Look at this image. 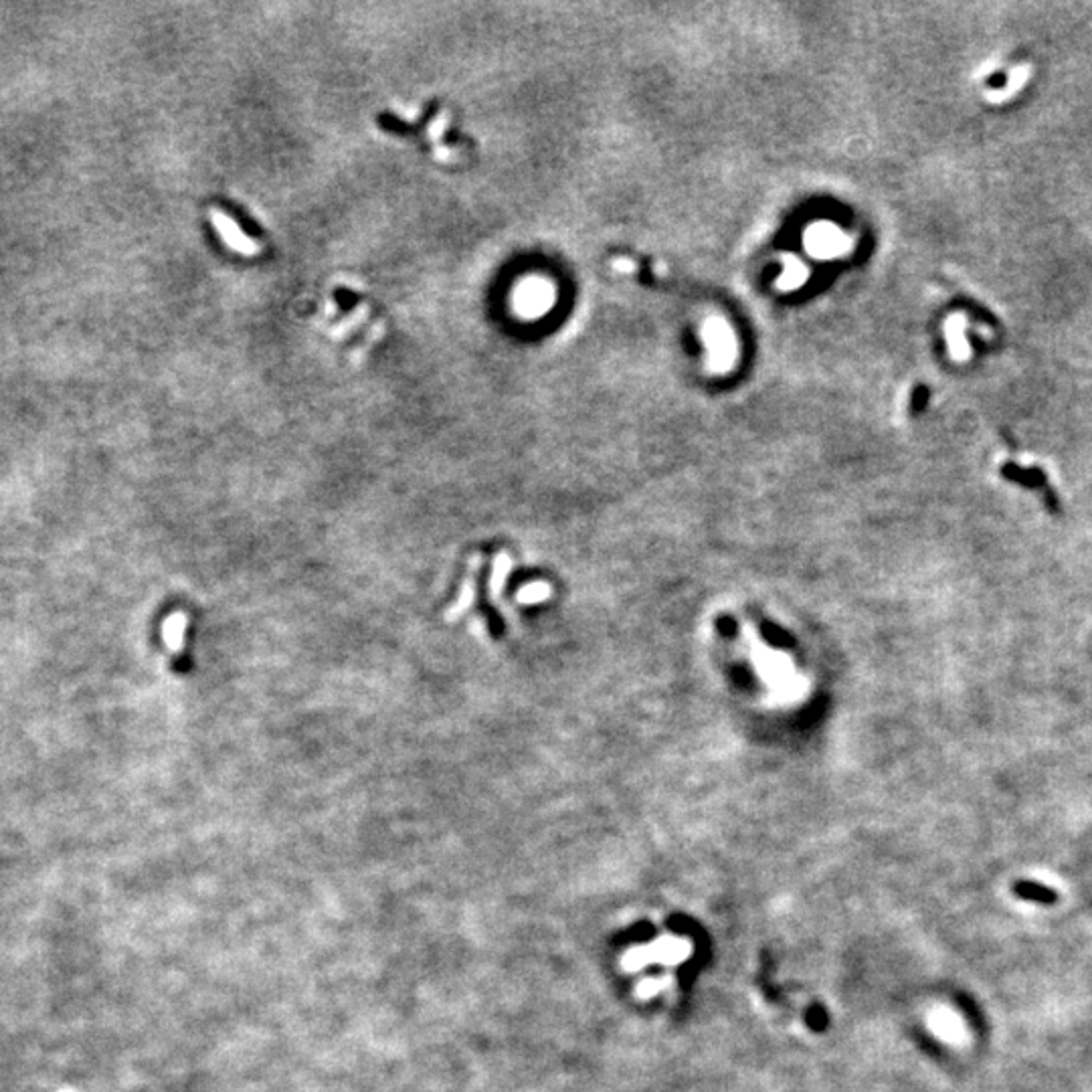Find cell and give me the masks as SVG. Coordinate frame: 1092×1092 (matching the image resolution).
<instances>
[{
  "instance_id": "cell-1",
  "label": "cell",
  "mask_w": 1092,
  "mask_h": 1092,
  "mask_svg": "<svg viewBox=\"0 0 1092 1092\" xmlns=\"http://www.w3.org/2000/svg\"><path fill=\"white\" fill-rule=\"evenodd\" d=\"M700 340L706 350V366L714 375H725L739 358L735 330L721 316H710L700 326Z\"/></svg>"
},
{
  "instance_id": "cell-2",
  "label": "cell",
  "mask_w": 1092,
  "mask_h": 1092,
  "mask_svg": "<svg viewBox=\"0 0 1092 1092\" xmlns=\"http://www.w3.org/2000/svg\"><path fill=\"white\" fill-rule=\"evenodd\" d=\"M852 241L838 225L829 221L813 222L805 231V249L811 257L821 261L836 259V257L846 255L850 251Z\"/></svg>"
},
{
  "instance_id": "cell-3",
  "label": "cell",
  "mask_w": 1092,
  "mask_h": 1092,
  "mask_svg": "<svg viewBox=\"0 0 1092 1092\" xmlns=\"http://www.w3.org/2000/svg\"><path fill=\"white\" fill-rule=\"evenodd\" d=\"M555 303V288L542 277H528L514 291V310L522 318H541Z\"/></svg>"
},
{
  "instance_id": "cell-4",
  "label": "cell",
  "mask_w": 1092,
  "mask_h": 1092,
  "mask_svg": "<svg viewBox=\"0 0 1092 1092\" xmlns=\"http://www.w3.org/2000/svg\"><path fill=\"white\" fill-rule=\"evenodd\" d=\"M807 267L798 257L787 255L781 259V273L777 277V288L781 291H793L807 281Z\"/></svg>"
},
{
  "instance_id": "cell-5",
  "label": "cell",
  "mask_w": 1092,
  "mask_h": 1092,
  "mask_svg": "<svg viewBox=\"0 0 1092 1092\" xmlns=\"http://www.w3.org/2000/svg\"><path fill=\"white\" fill-rule=\"evenodd\" d=\"M188 627V615L182 613V611H177V613L169 615L162 623V637H164V644L170 652L178 654L184 645V631Z\"/></svg>"
},
{
  "instance_id": "cell-6",
  "label": "cell",
  "mask_w": 1092,
  "mask_h": 1092,
  "mask_svg": "<svg viewBox=\"0 0 1092 1092\" xmlns=\"http://www.w3.org/2000/svg\"><path fill=\"white\" fill-rule=\"evenodd\" d=\"M1016 897L1023 898V901L1030 902H1042V905H1052V902L1058 901V894L1048 886L1040 884V882H1031V880H1022L1018 882L1016 888H1013Z\"/></svg>"
},
{
  "instance_id": "cell-7",
  "label": "cell",
  "mask_w": 1092,
  "mask_h": 1092,
  "mask_svg": "<svg viewBox=\"0 0 1092 1092\" xmlns=\"http://www.w3.org/2000/svg\"><path fill=\"white\" fill-rule=\"evenodd\" d=\"M472 601H474V585H472V581H468L464 585V589H461L460 599H457L456 605H453L452 609L447 611V619L453 621V619L460 618V615L464 613V611L468 609L470 605H472Z\"/></svg>"
},
{
  "instance_id": "cell-8",
  "label": "cell",
  "mask_w": 1092,
  "mask_h": 1092,
  "mask_svg": "<svg viewBox=\"0 0 1092 1092\" xmlns=\"http://www.w3.org/2000/svg\"><path fill=\"white\" fill-rule=\"evenodd\" d=\"M989 88H1004L1005 85V75H991L987 81Z\"/></svg>"
}]
</instances>
